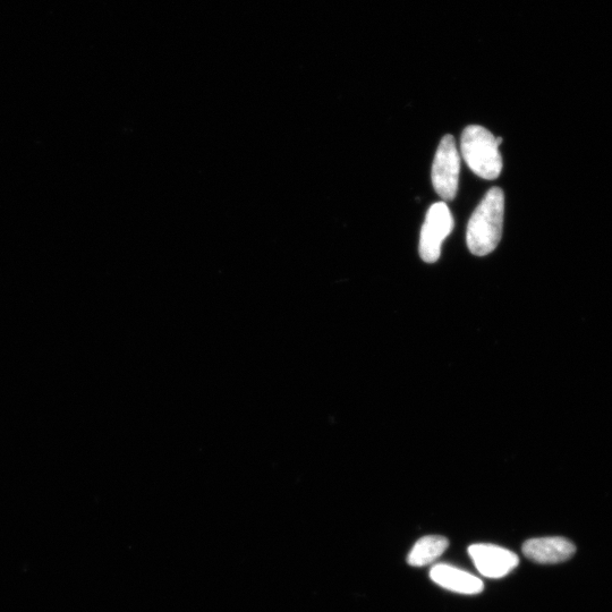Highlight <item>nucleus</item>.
I'll use <instances>...</instances> for the list:
<instances>
[{
	"label": "nucleus",
	"instance_id": "1",
	"mask_svg": "<svg viewBox=\"0 0 612 612\" xmlns=\"http://www.w3.org/2000/svg\"><path fill=\"white\" fill-rule=\"evenodd\" d=\"M505 195L500 187H492L475 209L467 226L466 242L478 257L495 251L503 235Z\"/></svg>",
	"mask_w": 612,
	"mask_h": 612
},
{
	"label": "nucleus",
	"instance_id": "5",
	"mask_svg": "<svg viewBox=\"0 0 612 612\" xmlns=\"http://www.w3.org/2000/svg\"><path fill=\"white\" fill-rule=\"evenodd\" d=\"M469 555L480 574L489 578L504 577L520 564V559L513 551L495 544H473L469 548Z\"/></svg>",
	"mask_w": 612,
	"mask_h": 612
},
{
	"label": "nucleus",
	"instance_id": "6",
	"mask_svg": "<svg viewBox=\"0 0 612 612\" xmlns=\"http://www.w3.org/2000/svg\"><path fill=\"white\" fill-rule=\"evenodd\" d=\"M576 548L564 538L531 539L523 544L526 558L538 564H560L575 555Z\"/></svg>",
	"mask_w": 612,
	"mask_h": 612
},
{
	"label": "nucleus",
	"instance_id": "8",
	"mask_svg": "<svg viewBox=\"0 0 612 612\" xmlns=\"http://www.w3.org/2000/svg\"><path fill=\"white\" fill-rule=\"evenodd\" d=\"M449 547V541L440 535H428L414 544L407 563L413 567H423L436 561Z\"/></svg>",
	"mask_w": 612,
	"mask_h": 612
},
{
	"label": "nucleus",
	"instance_id": "3",
	"mask_svg": "<svg viewBox=\"0 0 612 612\" xmlns=\"http://www.w3.org/2000/svg\"><path fill=\"white\" fill-rule=\"evenodd\" d=\"M459 170H461V158L458 155L454 136L446 135L439 144L432 166L433 187L439 197L445 201H453L456 198Z\"/></svg>",
	"mask_w": 612,
	"mask_h": 612
},
{
	"label": "nucleus",
	"instance_id": "7",
	"mask_svg": "<svg viewBox=\"0 0 612 612\" xmlns=\"http://www.w3.org/2000/svg\"><path fill=\"white\" fill-rule=\"evenodd\" d=\"M430 578L441 588L461 594H479L484 589L483 582L479 577L453 566L437 565L432 567Z\"/></svg>",
	"mask_w": 612,
	"mask_h": 612
},
{
	"label": "nucleus",
	"instance_id": "2",
	"mask_svg": "<svg viewBox=\"0 0 612 612\" xmlns=\"http://www.w3.org/2000/svg\"><path fill=\"white\" fill-rule=\"evenodd\" d=\"M462 155L475 175L496 180L503 170V159L495 136L482 126H467L462 134Z\"/></svg>",
	"mask_w": 612,
	"mask_h": 612
},
{
	"label": "nucleus",
	"instance_id": "9",
	"mask_svg": "<svg viewBox=\"0 0 612 612\" xmlns=\"http://www.w3.org/2000/svg\"><path fill=\"white\" fill-rule=\"evenodd\" d=\"M496 143L498 147L501 146V143H503V138H497Z\"/></svg>",
	"mask_w": 612,
	"mask_h": 612
},
{
	"label": "nucleus",
	"instance_id": "4",
	"mask_svg": "<svg viewBox=\"0 0 612 612\" xmlns=\"http://www.w3.org/2000/svg\"><path fill=\"white\" fill-rule=\"evenodd\" d=\"M454 219L445 202L432 204L421 229L420 255L424 262L435 263L440 258L442 242L452 233Z\"/></svg>",
	"mask_w": 612,
	"mask_h": 612
}]
</instances>
